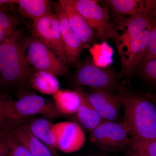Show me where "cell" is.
<instances>
[{
	"mask_svg": "<svg viewBox=\"0 0 156 156\" xmlns=\"http://www.w3.org/2000/svg\"><path fill=\"white\" fill-rule=\"evenodd\" d=\"M105 2L116 14L129 17L149 12L156 6V0H108Z\"/></svg>",
	"mask_w": 156,
	"mask_h": 156,
	"instance_id": "2e32d148",
	"label": "cell"
},
{
	"mask_svg": "<svg viewBox=\"0 0 156 156\" xmlns=\"http://www.w3.org/2000/svg\"><path fill=\"white\" fill-rule=\"evenodd\" d=\"M73 81L79 86H88L94 89L121 92L117 75L111 69L97 66L92 59H88L79 66L73 77Z\"/></svg>",
	"mask_w": 156,
	"mask_h": 156,
	"instance_id": "8992f818",
	"label": "cell"
},
{
	"mask_svg": "<svg viewBox=\"0 0 156 156\" xmlns=\"http://www.w3.org/2000/svg\"><path fill=\"white\" fill-rule=\"evenodd\" d=\"M76 89L80 98V105L76 114L77 118L82 127L91 132L103 121L90 103L87 93L79 87Z\"/></svg>",
	"mask_w": 156,
	"mask_h": 156,
	"instance_id": "ac0fdd59",
	"label": "cell"
},
{
	"mask_svg": "<svg viewBox=\"0 0 156 156\" xmlns=\"http://www.w3.org/2000/svg\"><path fill=\"white\" fill-rule=\"evenodd\" d=\"M28 41L17 30L0 45L2 86L17 85L30 79L33 73L26 54Z\"/></svg>",
	"mask_w": 156,
	"mask_h": 156,
	"instance_id": "7a4b0ae2",
	"label": "cell"
},
{
	"mask_svg": "<svg viewBox=\"0 0 156 156\" xmlns=\"http://www.w3.org/2000/svg\"><path fill=\"white\" fill-rule=\"evenodd\" d=\"M11 36L0 28V45L2 44L6 39H8Z\"/></svg>",
	"mask_w": 156,
	"mask_h": 156,
	"instance_id": "f546056e",
	"label": "cell"
},
{
	"mask_svg": "<svg viewBox=\"0 0 156 156\" xmlns=\"http://www.w3.org/2000/svg\"><path fill=\"white\" fill-rule=\"evenodd\" d=\"M52 96L56 109L60 114H76L80 105V98L76 89H59Z\"/></svg>",
	"mask_w": 156,
	"mask_h": 156,
	"instance_id": "d6986e66",
	"label": "cell"
},
{
	"mask_svg": "<svg viewBox=\"0 0 156 156\" xmlns=\"http://www.w3.org/2000/svg\"><path fill=\"white\" fill-rule=\"evenodd\" d=\"M56 12L68 62L77 65L84 45L71 27L59 3L56 5Z\"/></svg>",
	"mask_w": 156,
	"mask_h": 156,
	"instance_id": "4fadbf2b",
	"label": "cell"
},
{
	"mask_svg": "<svg viewBox=\"0 0 156 156\" xmlns=\"http://www.w3.org/2000/svg\"><path fill=\"white\" fill-rule=\"evenodd\" d=\"M124 108V122L132 138L156 140V99L151 96L119 92Z\"/></svg>",
	"mask_w": 156,
	"mask_h": 156,
	"instance_id": "6da1fadb",
	"label": "cell"
},
{
	"mask_svg": "<svg viewBox=\"0 0 156 156\" xmlns=\"http://www.w3.org/2000/svg\"><path fill=\"white\" fill-rule=\"evenodd\" d=\"M87 95L103 122H119L122 106L119 94L114 95L107 90L94 89Z\"/></svg>",
	"mask_w": 156,
	"mask_h": 156,
	"instance_id": "8fae6325",
	"label": "cell"
},
{
	"mask_svg": "<svg viewBox=\"0 0 156 156\" xmlns=\"http://www.w3.org/2000/svg\"><path fill=\"white\" fill-rule=\"evenodd\" d=\"M152 24L131 39L119 53L122 66L121 75L131 76L139 66L147 48Z\"/></svg>",
	"mask_w": 156,
	"mask_h": 156,
	"instance_id": "9c48e42d",
	"label": "cell"
},
{
	"mask_svg": "<svg viewBox=\"0 0 156 156\" xmlns=\"http://www.w3.org/2000/svg\"><path fill=\"white\" fill-rule=\"evenodd\" d=\"M128 126L121 122H102L90 132L91 142L98 147L115 151L129 146L131 138Z\"/></svg>",
	"mask_w": 156,
	"mask_h": 156,
	"instance_id": "52a82bcc",
	"label": "cell"
},
{
	"mask_svg": "<svg viewBox=\"0 0 156 156\" xmlns=\"http://www.w3.org/2000/svg\"><path fill=\"white\" fill-rule=\"evenodd\" d=\"M9 154V149L5 140L0 136V156H7Z\"/></svg>",
	"mask_w": 156,
	"mask_h": 156,
	"instance_id": "f1b7e54d",
	"label": "cell"
},
{
	"mask_svg": "<svg viewBox=\"0 0 156 156\" xmlns=\"http://www.w3.org/2000/svg\"><path fill=\"white\" fill-rule=\"evenodd\" d=\"M60 115L54 103L40 95L30 94L17 101L12 100L9 107L7 125L24 121L34 116L53 119Z\"/></svg>",
	"mask_w": 156,
	"mask_h": 156,
	"instance_id": "277c9868",
	"label": "cell"
},
{
	"mask_svg": "<svg viewBox=\"0 0 156 156\" xmlns=\"http://www.w3.org/2000/svg\"><path fill=\"white\" fill-rule=\"evenodd\" d=\"M140 73L144 78L156 85V57L140 65Z\"/></svg>",
	"mask_w": 156,
	"mask_h": 156,
	"instance_id": "484cf974",
	"label": "cell"
},
{
	"mask_svg": "<svg viewBox=\"0 0 156 156\" xmlns=\"http://www.w3.org/2000/svg\"></svg>",
	"mask_w": 156,
	"mask_h": 156,
	"instance_id": "836d02e7",
	"label": "cell"
},
{
	"mask_svg": "<svg viewBox=\"0 0 156 156\" xmlns=\"http://www.w3.org/2000/svg\"><path fill=\"white\" fill-rule=\"evenodd\" d=\"M80 14L86 20L102 42L110 39L115 40L117 34L115 26L111 21L106 8L101 7L93 0H69Z\"/></svg>",
	"mask_w": 156,
	"mask_h": 156,
	"instance_id": "3957f363",
	"label": "cell"
},
{
	"mask_svg": "<svg viewBox=\"0 0 156 156\" xmlns=\"http://www.w3.org/2000/svg\"><path fill=\"white\" fill-rule=\"evenodd\" d=\"M2 80H1V75H0V87H2Z\"/></svg>",
	"mask_w": 156,
	"mask_h": 156,
	"instance_id": "d6a6232c",
	"label": "cell"
},
{
	"mask_svg": "<svg viewBox=\"0 0 156 156\" xmlns=\"http://www.w3.org/2000/svg\"><path fill=\"white\" fill-rule=\"evenodd\" d=\"M30 131L50 149L56 148L54 124L44 118H29L24 120Z\"/></svg>",
	"mask_w": 156,
	"mask_h": 156,
	"instance_id": "e0dca14e",
	"label": "cell"
},
{
	"mask_svg": "<svg viewBox=\"0 0 156 156\" xmlns=\"http://www.w3.org/2000/svg\"><path fill=\"white\" fill-rule=\"evenodd\" d=\"M3 7L0 8V28L10 35L16 30V23L13 17Z\"/></svg>",
	"mask_w": 156,
	"mask_h": 156,
	"instance_id": "4316f807",
	"label": "cell"
},
{
	"mask_svg": "<svg viewBox=\"0 0 156 156\" xmlns=\"http://www.w3.org/2000/svg\"><path fill=\"white\" fill-rule=\"evenodd\" d=\"M154 9L146 13L130 16L120 23L119 29H122V32L118 34L115 40L119 53H121L131 39L153 23L155 20Z\"/></svg>",
	"mask_w": 156,
	"mask_h": 156,
	"instance_id": "7c38bea8",
	"label": "cell"
},
{
	"mask_svg": "<svg viewBox=\"0 0 156 156\" xmlns=\"http://www.w3.org/2000/svg\"><path fill=\"white\" fill-rule=\"evenodd\" d=\"M32 32L33 36L44 42L62 61L66 64L69 62L56 14L50 12L34 20Z\"/></svg>",
	"mask_w": 156,
	"mask_h": 156,
	"instance_id": "ba28073f",
	"label": "cell"
},
{
	"mask_svg": "<svg viewBox=\"0 0 156 156\" xmlns=\"http://www.w3.org/2000/svg\"><path fill=\"white\" fill-rule=\"evenodd\" d=\"M26 51L28 64L37 71L47 72L55 76L67 74L68 68L66 64L44 42L35 37L28 39Z\"/></svg>",
	"mask_w": 156,
	"mask_h": 156,
	"instance_id": "5b68a950",
	"label": "cell"
},
{
	"mask_svg": "<svg viewBox=\"0 0 156 156\" xmlns=\"http://www.w3.org/2000/svg\"><path fill=\"white\" fill-rule=\"evenodd\" d=\"M30 82L35 90L45 95H53L60 89L56 76L47 72L40 71L33 73Z\"/></svg>",
	"mask_w": 156,
	"mask_h": 156,
	"instance_id": "44dd1931",
	"label": "cell"
},
{
	"mask_svg": "<svg viewBox=\"0 0 156 156\" xmlns=\"http://www.w3.org/2000/svg\"><path fill=\"white\" fill-rule=\"evenodd\" d=\"M12 99L6 92L0 90V131L7 122V116Z\"/></svg>",
	"mask_w": 156,
	"mask_h": 156,
	"instance_id": "83f0119b",
	"label": "cell"
},
{
	"mask_svg": "<svg viewBox=\"0 0 156 156\" xmlns=\"http://www.w3.org/2000/svg\"><path fill=\"white\" fill-rule=\"evenodd\" d=\"M56 147L66 153L80 151L86 142L85 132L79 124L70 122L54 124Z\"/></svg>",
	"mask_w": 156,
	"mask_h": 156,
	"instance_id": "30bf717a",
	"label": "cell"
},
{
	"mask_svg": "<svg viewBox=\"0 0 156 156\" xmlns=\"http://www.w3.org/2000/svg\"><path fill=\"white\" fill-rule=\"evenodd\" d=\"M94 63L97 66L105 68L112 62L113 50L110 47L103 42L101 45H95L90 49Z\"/></svg>",
	"mask_w": 156,
	"mask_h": 156,
	"instance_id": "7402d4cb",
	"label": "cell"
},
{
	"mask_svg": "<svg viewBox=\"0 0 156 156\" xmlns=\"http://www.w3.org/2000/svg\"><path fill=\"white\" fill-rule=\"evenodd\" d=\"M13 0H0V8L9 4H13Z\"/></svg>",
	"mask_w": 156,
	"mask_h": 156,
	"instance_id": "4dcf8cb0",
	"label": "cell"
},
{
	"mask_svg": "<svg viewBox=\"0 0 156 156\" xmlns=\"http://www.w3.org/2000/svg\"><path fill=\"white\" fill-rule=\"evenodd\" d=\"M0 136H2L5 140L9 156H34L9 131H5L0 133Z\"/></svg>",
	"mask_w": 156,
	"mask_h": 156,
	"instance_id": "603a6c76",
	"label": "cell"
},
{
	"mask_svg": "<svg viewBox=\"0 0 156 156\" xmlns=\"http://www.w3.org/2000/svg\"><path fill=\"white\" fill-rule=\"evenodd\" d=\"M132 156H144V155H143L142 154H140L136 153L135 152V153Z\"/></svg>",
	"mask_w": 156,
	"mask_h": 156,
	"instance_id": "1f68e13d",
	"label": "cell"
},
{
	"mask_svg": "<svg viewBox=\"0 0 156 156\" xmlns=\"http://www.w3.org/2000/svg\"><path fill=\"white\" fill-rule=\"evenodd\" d=\"M156 57V17L152 25L147 48L143 56L140 65Z\"/></svg>",
	"mask_w": 156,
	"mask_h": 156,
	"instance_id": "d4e9b609",
	"label": "cell"
},
{
	"mask_svg": "<svg viewBox=\"0 0 156 156\" xmlns=\"http://www.w3.org/2000/svg\"><path fill=\"white\" fill-rule=\"evenodd\" d=\"M5 131L13 134L34 156H53L51 149L33 134L24 120L11 123Z\"/></svg>",
	"mask_w": 156,
	"mask_h": 156,
	"instance_id": "5bb4252c",
	"label": "cell"
},
{
	"mask_svg": "<svg viewBox=\"0 0 156 156\" xmlns=\"http://www.w3.org/2000/svg\"><path fill=\"white\" fill-rule=\"evenodd\" d=\"M22 15L33 20L50 13V2L48 0H13Z\"/></svg>",
	"mask_w": 156,
	"mask_h": 156,
	"instance_id": "ffe728a7",
	"label": "cell"
},
{
	"mask_svg": "<svg viewBox=\"0 0 156 156\" xmlns=\"http://www.w3.org/2000/svg\"><path fill=\"white\" fill-rule=\"evenodd\" d=\"M59 3L71 27L83 44L87 45L92 43L96 37L94 31L69 0H60Z\"/></svg>",
	"mask_w": 156,
	"mask_h": 156,
	"instance_id": "9a60e30c",
	"label": "cell"
},
{
	"mask_svg": "<svg viewBox=\"0 0 156 156\" xmlns=\"http://www.w3.org/2000/svg\"><path fill=\"white\" fill-rule=\"evenodd\" d=\"M129 146L136 153L144 156H156V140L147 141L131 137Z\"/></svg>",
	"mask_w": 156,
	"mask_h": 156,
	"instance_id": "cb8c5ba5",
	"label": "cell"
}]
</instances>
